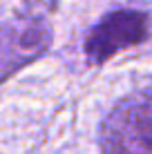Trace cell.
<instances>
[{
	"label": "cell",
	"mask_w": 152,
	"mask_h": 154,
	"mask_svg": "<svg viewBox=\"0 0 152 154\" xmlns=\"http://www.w3.org/2000/svg\"><path fill=\"white\" fill-rule=\"evenodd\" d=\"M103 154H152V89L123 98L101 127Z\"/></svg>",
	"instance_id": "obj_1"
},
{
	"label": "cell",
	"mask_w": 152,
	"mask_h": 154,
	"mask_svg": "<svg viewBox=\"0 0 152 154\" xmlns=\"http://www.w3.org/2000/svg\"><path fill=\"white\" fill-rule=\"evenodd\" d=\"M38 14L40 11H31L14 23L0 25V81L38 58L49 47L51 29Z\"/></svg>",
	"instance_id": "obj_2"
},
{
	"label": "cell",
	"mask_w": 152,
	"mask_h": 154,
	"mask_svg": "<svg viewBox=\"0 0 152 154\" xmlns=\"http://www.w3.org/2000/svg\"><path fill=\"white\" fill-rule=\"evenodd\" d=\"M150 34V18L143 11L119 9L107 14L101 23L87 34L85 51L94 65H103L110 56L125 47L139 45Z\"/></svg>",
	"instance_id": "obj_3"
}]
</instances>
